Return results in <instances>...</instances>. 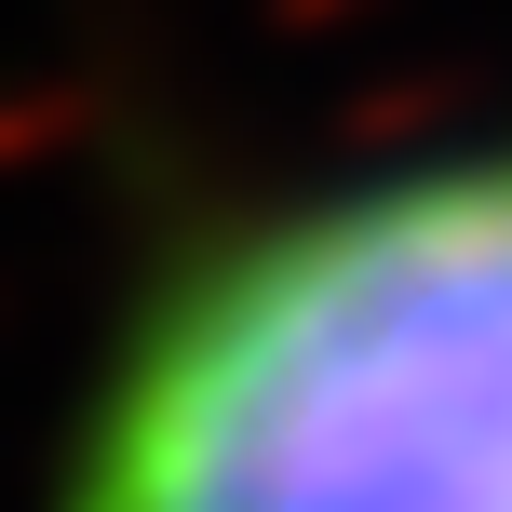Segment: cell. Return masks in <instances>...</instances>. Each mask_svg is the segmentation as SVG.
<instances>
[{
	"label": "cell",
	"mask_w": 512,
	"mask_h": 512,
	"mask_svg": "<svg viewBox=\"0 0 512 512\" xmlns=\"http://www.w3.org/2000/svg\"><path fill=\"white\" fill-rule=\"evenodd\" d=\"M54 512H512V122L189 230Z\"/></svg>",
	"instance_id": "1"
}]
</instances>
